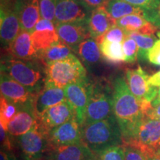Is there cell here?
Listing matches in <instances>:
<instances>
[{"label": "cell", "mask_w": 160, "mask_h": 160, "mask_svg": "<svg viewBox=\"0 0 160 160\" xmlns=\"http://www.w3.org/2000/svg\"><path fill=\"white\" fill-rule=\"evenodd\" d=\"M112 85L113 89V113L119 123L124 144L153 106L149 102L139 101L133 94L124 77H116Z\"/></svg>", "instance_id": "6da1fadb"}, {"label": "cell", "mask_w": 160, "mask_h": 160, "mask_svg": "<svg viewBox=\"0 0 160 160\" xmlns=\"http://www.w3.org/2000/svg\"><path fill=\"white\" fill-rule=\"evenodd\" d=\"M82 139L97 155L113 146L123 145L121 130L114 115L82 126Z\"/></svg>", "instance_id": "7a4b0ae2"}, {"label": "cell", "mask_w": 160, "mask_h": 160, "mask_svg": "<svg viewBox=\"0 0 160 160\" xmlns=\"http://www.w3.org/2000/svg\"><path fill=\"white\" fill-rule=\"evenodd\" d=\"M1 73L8 76L35 94L45 83V67H42L37 60L19 59L9 55L2 59Z\"/></svg>", "instance_id": "3957f363"}, {"label": "cell", "mask_w": 160, "mask_h": 160, "mask_svg": "<svg viewBox=\"0 0 160 160\" xmlns=\"http://www.w3.org/2000/svg\"><path fill=\"white\" fill-rule=\"evenodd\" d=\"M45 75V85L62 89L71 84L88 79L85 67L73 53L64 59L46 64Z\"/></svg>", "instance_id": "277c9868"}, {"label": "cell", "mask_w": 160, "mask_h": 160, "mask_svg": "<svg viewBox=\"0 0 160 160\" xmlns=\"http://www.w3.org/2000/svg\"><path fill=\"white\" fill-rule=\"evenodd\" d=\"M113 89L112 83L105 79L90 82L88 101L83 125L105 119L113 115Z\"/></svg>", "instance_id": "5b68a950"}, {"label": "cell", "mask_w": 160, "mask_h": 160, "mask_svg": "<svg viewBox=\"0 0 160 160\" xmlns=\"http://www.w3.org/2000/svg\"><path fill=\"white\" fill-rule=\"evenodd\" d=\"M160 141V122L145 116L123 145L137 148L148 157L155 154Z\"/></svg>", "instance_id": "8992f818"}, {"label": "cell", "mask_w": 160, "mask_h": 160, "mask_svg": "<svg viewBox=\"0 0 160 160\" xmlns=\"http://www.w3.org/2000/svg\"><path fill=\"white\" fill-rule=\"evenodd\" d=\"M17 143L24 160H44L51 148L48 136L38 122L28 132L17 137Z\"/></svg>", "instance_id": "52a82bcc"}, {"label": "cell", "mask_w": 160, "mask_h": 160, "mask_svg": "<svg viewBox=\"0 0 160 160\" xmlns=\"http://www.w3.org/2000/svg\"><path fill=\"white\" fill-rule=\"evenodd\" d=\"M21 0H1L0 37L1 42L8 48L22 31L19 13Z\"/></svg>", "instance_id": "ba28073f"}, {"label": "cell", "mask_w": 160, "mask_h": 160, "mask_svg": "<svg viewBox=\"0 0 160 160\" xmlns=\"http://www.w3.org/2000/svg\"><path fill=\"white\" fill-rule=\"evenodd\" d=\"M0 77L1 96L17 105L19 109L33 108V102L37 94L5 73H1Z\"/></svg>", "instance_id": "9c48e42d"}, {"label": "cell", "mask_w": 160, "mask_h": 160, "mask_svg": "<svg viewBox=\"0 0 160 160\" xmlns=\"http://www.w3.org/2000/svg\"><path fill=\"white\" fill-rule=\"evenodd\" d=\"M125 78L131 91L139 101L152 102L154 100L158 88L149 85V76L141 66L137 69H126Z\"/></svg>", "instance_id": "30bf717a"}, {"label": "cell", "mask_w": 160, "mask_h": 160, "mask_svg": "<svg viewBox=\"0 0 160 160\" xmlns=\"http://www.w3.org/2000/svg\"><path fill=\"white\" fill-rule=\"evenodd\" d=\"M47 136L51 148L77 145L82 142V126L76 117L51 130Z\"/></svg>", "instance_id": "8fae6325"}, {"label": "cell", "mask_w": 160, "mask_h": 160, "mask_svg": "<svg viewBox=\"0 0 160 160\" xmlns=\"http://www.w3.org/2000/svg\"><path fill=\"white\" fill-rule=\"evenodd\" d=\"M90 81L79 82L67 85L64 88L66 99L75 113L76 119L82 126L85 121L86 110L88 101V86Z\"/></svg>", "instance_id": "7c38bea8"}, {"label": "cell", "mask_w": 160, "mask_h": 160, "mask_svg": "<svg viewBox=\"0 0 160 160\" xmlns=\"http://www.w3.org/2000/svg\"><path fill=\"white\" fill-rule=\"evenodd\" d=\"M76 117L75 113L68 101L49 108L37 119L40 128L46 134L58 126Z\"/></svg>", "instance_id": "4fadbf2b"}, {"label": "cell", "mask_w": 160, "mask_h": 160, "mask_svg": "<svg viewBox=\"0 0 160 160\" xmlns=\"http://www.w3.org/2000/svg\"><path fill=\"white\" fill-rule=\"evenodd\" d=\"M56 30L60 41L69 46L74 53L80 44L91 38L88 21L57 23Z\"/></svg>", "instance_id": "5bb4252c"}, {"label": "cell", "mask_w": 160, "mask_h": 160, "mask_svg": "<svg viewBox=\"0 0 160 160\" xmlns=\"http://www.w3.org/2000/svg\"><path fill=\"white\" fill-rule=\"evenodd\" d=\"M90 14L79 0H57L55 25L57 23L88 21Z\"/></svg>", "instance_id": "9a60e30c"}, {"label": "cell", "mask_w": 160, "mask_h": 160, "mask_svg": "<svg viewBox=\"0 0 160 160\" xmlns=\"http://www.w3.org/2000/svg\"><path fill=\"white\" fill-rule=\"evenodd\" d=\"M44 160H98V155L82 142L51 148Z\"/></svg>", "instance_id": "2e32d148"}, {"label": "cell", "mask_w": 160, "mask_h": 160, "mask_svg": "<svg viewBox=\"0 0 160 160\" xmlns=\"http://www.w3.org/2000/svg\"><path fill=\"white\" fill-rule=\"evenodd\" d=\"M67 101L65 90L53 85H45L38 92L33 102V111L38 119L49 108Z\"/></svg>", "instance_id": "e0dca14e"}, {"label": "cell", "mask_w": 160, "mask_h": 160, "mask_svg": "<svg viewBox=\"0 0 160 160\" xmlns=\"http://www.w3.org/2000/svg\"><path fill=\"white\" fill-rule=\"evenodd\" d=\"M88 25L91 37L100 45L104 41V37L113 24V19L108 13L105 6L97 8L91 12L88 20Z\"/></svg>", "instance_id": "ac0fdd59"}, {"label": "cell", "mask_w": 160, "mask_h": 160, "mask_svg": "<svg viewBox=\"0 0 160 160\" xmlns=\"http://www.w3.org/2000/svg\"><path fill=\"white\" fill-rule=\"evenodd\" d=\"M9 55L16 59L22 60L39 59V52L33 47L31 41V33L22 31L19 32L8 48Z\"/></svg>", "instance_id": "d6986e66"}, {"label": "cell", "mask_w": 160, "mask_h": 160, "mask_svg": "<svg viewBox=\"0 0 160 160\" xmlns=\"http://www.w3.org/2000/svg\"><path fill=\"white\" fill-rule=\"evenodd\" d=\"M37 123L33 108L19 109L14 118L7 126V131L11 137H18L28 132Z\"/></svg>", "instance_id": "ffe728a7"}, {"label": "cell", "mask_w": 160, "mask_h": 160, "mask_svg": "<svg viewBox=\"0 0 160 160\" xmlns=\"http://www.w3.org/2000/svg\"><path fill=\"white\" fill-rule=\"evenodd\" d=\"M113 24L122 28L128 33L137 32L142 34L154 35L158 28L142 16L137 14L125 16L120 19H113Z\"/></svg>", "instance_id": "44dd1931"}, {"label": "cell", "mask_w": 160, "mask_h": 160, "mask_svg": "<svg viewBox=\"0 0 160 160\" xmlns=\"http://www.w3.org/2000/svg\"><path fill=\"white\" fill-rule=\"evenodd\" d=\"M42 19L39 0H21L20 26L22 31L32 33L38 22Z\"/></svg>", "instance_id": "7402d4cb"}, {"label": "cell", "mask_w": 160, "mask_h": 160, "mask_svg": "<svg viewBox=\"0 0 160 160\" xmlns=\"http://www.w3.org/2000/svg\"><path fill=\"white\" fill-rule=\"evenodd\" d=\"M105 8L113 19H118L132 14L142 16L145 18L149 11L122 0H108L105 5Z\"/></svg>", "instance_id": "603a6c76"}, {"label": "cell", "mask_w": 160, "mask_h": 160, "mask_svg": "<svg viewBox=\"0 0 160 160\" xmlns=\"http://www.w3.org/2000/svg\"><path fill=\"white\" fill-rule=\"evenodd\" d=\"M83 63L87 66L97 64L102 59L99 43L93 38H88L78 46L77 52Z\"/></svg>", "instance_id": "cb8c5ba5"}, {"label": "cell", "mask_w": 160, "mask_h": 160, "mask_svg": "<svg viewBox=\"0 0 160 160\" xmlns=\"http://www.w3.org/2000/svg\"><path fill=\"white\" fill-rule=\"evenodd\" d=\"M31 41L35 49L40 53L60 41L57 30H34L31 33Z\"/></svg>", "instance_id": "d4e9b609"}, {"label": "cell", "mask_w": 160, "mask_h": 160, "mask_svg": "<svg viewBox=\"0 0 160 160\" xmlns=\"http://www.w3.org/2000/svg\"><path fill=\"white\" fill-rule=\"evenodd\" d=\"M72 52L73 51L69 46L65 45L62 42L59 41L48 48L39 53V59L45 65L47 63L65 59L72 54Z\"/></svg>", "instance_id": "484cf974"}, {"label": "cell", "mask_w": 160, "mask_h": 160, "mask_svg": "<svg viewBox=\"0 0 160 160\" xmlns=\"http://www.w3.org/2000/svg\"><path fill=\"white\" fill-rule=\"evenodd\" d=\"M99 47L102 57L109 62L120 63L125 62V56L122 43L104 40L99 45Z\"/></svg>", "instance_id": "4316f807"}, {"label": "cell", "mask_w": 160, "mask_h": 160, "mask_svg": "<svg viewBox=\"0 0 160 160\" xmlns=\"http://www.w3.org/2000/svg\"><path fill=\"white\" fill-rule=\"evenodd\" d=\"M128 36L132 38L137 42L139 52H138V58L142 61L148 60V56L151 48L154 45L157 41V37L154 35H146L137 32H131L128 33Z\"/></svg>", "instance_id": "83f0119b"}, {"label": "cell", "mask_w": 160, "mask_h": 160, "mask_svg": "<svg viewBox=\"0 0 160 160\" xmlns=\"http://www.w3.org/2000/svg\"><path fill=\"white\" fill-rule=\"evenodd\" d=\"M19 111V108L16 105L11 102L3 96L0 99V125L7 130L8 123L14 118Z\"/></svg>", "instance_id": "f1b7e54d"}, {"label": "cell", "mask_w": 160, "mask_h": 160, "mask_svg": "<svg viewBox=\"0 0 160 160\" xmlns=\"http://www.w3.org/2000/svg\"><path fill=\"white\" fill-rule=\"evenodd\" d=\"M123 51L125 53V62L127 63H134L138 59L139 48L136 42L128 36L122 42Z\"/></svg>", "instance_id": "f546056e"}, {"label": "cell", "mask_w": 160, "mask_h": 160, "mask_svg": "<svg viewBox=\"0 0 160 160\" xmlns=\"http://www.w3.org/2000/svg\"><path fill=\"white\" fill-rule=\"evenodd\" d=\"M98 160H125L123 145L113 146L98 154Z\"/></svg>", "instance_id": "4dcf8cb0"}, {"label": "cell", "mask_w": 160, "mask_h": 160, "mask_svg": "<svg viewBox=\"0 0 160 160\" xmlns=\"http://www.w3.org/2000/svg\"><path fill=\"white\" fill-rule=\"evenodd\" d=\"M42 18L55 24V8L57 0H39Z\"/></svg>", "instance_id": "1f68e13d"}, {"label": "cell", "mask_w": 160, "mask_h": 160, "mask_svg": "<svg viewBox=\"0 0 160 160\" xmlns=\"http://www.w3.org/2000/svg\"><path fill=\"white\" fill-rule=\"evenodd\" d=\"M128 37V33L125 30L117 25H113L108 31L104 37V40H108L113 42L122 43Z\"/></svg>", "instance_id": "d6a6232c"}, {"label": "cell", "mask_w": 160, "mask_h": 160, "mask_svg": "<svg viewBox=\"0 0 160 160\" xmlns=\"http://www.w3.org/2000/svg\"><path fill=\"white\" fill-rule=\"evenodd\" d=\"M125 160H148V157L144 152L137 148L129 145H123Z\"/></svg>", "instance_id": "836d02e7"}, {"label": "cell", "mask_w": 160, "mask_h": 160, "mask_svg": "<svg viewBox=\"0 0 160 160\" xmlns=\"http://www.w3.org/2000/svg\"><path fill=\"white\" fill-rule=\"evenodd\" d=\"M147 11H157L160 5V0H122Z\"/></svg>", "instance_id": "e575fe53"}, {"label": "cell", "mask_w": 160, "mask_h": 160, "mask_svg": "<svg viewBox=\"0 0 160 160\" xmlns=\"http://www.w3.org/2000/svg\"><path fill=\"white\" fill-rule=\"evenodd\" d=\"M158 39L150 50L148 60L154 65L160 66V31L157 33Z\"/></svg>", "instance_id": "d590c367"}, {"label": "cell", "mask_w": 160, "mask_h": 160, "mask_svg": "<svg viewBox=\"0 0 160 160\" xmlns=\"http://www.w3.org/2000/svg\"><path fill=\"white\" fill-rule=\"evenodd\" d=\"M9 133L2 125H0V140H1V147L3 151H11L12 150V142L10 139Z\"/></svg>", "instance_id": "8d00e7d4"}, {"label": "cell", "mask_w": 160, "mask_h": 160, "mask_svg": "<svg viewBox=\"0 0 160 160\" xmlns=\"http://www.w3.org/2000/svg\"><path fill=\"white\" fill-rule=\"evenodd\" d=\"M88 11L91 12L97 8L105 6L108 0H79Z\"/></svg>", "instance_id": "74e56055"}, {"label": "cell", "mask_w": 160, "mask_h": 160, "mask_svg": "<svg viewBox=\"0 0 160 160\" xmlns=\"http://www.w3.org/2000/svg\"><path fill=\"white\" fill-rule=\"evenodd\" d=\"M55 29H56V25L53 22L50 21V20L43 19V18H42V19L38 22L34 28V30H36V31H39V30H55ZM34 30H33V31H34Z\"/></svg>", "instance_id": "f35d334b"}, {"label": "cell", "mask_w": 160, "mask_h": 160, "mask_svg": "<svg viewBox=\"0 0 160 160\" xmlns=\"http://www.w3.org/2000/svg\"><path fill=\"white\" fill-rule=\"evenodd\" d=\"M147 20L160 29V5L157 11L150 12Z\"/></svg>", "instance_id": "ab89813d"}, {"label": "cell", "mask_w": 160, "mask_h": 160, "mask_svg": "<svg viewBox=\"0 0 160 160\" xmlns=\"http://www.w3.org/2000/svg\"><path fill=\"white\" fill-rule=\"evenodd\" d=\"M146 116L151 119L158 120L160 122V104L154 107H152L146 113Z\"/></svg>", "instance_id": "60d3db41"}, {"label": "cell", "mask_w": 160, "mask_h": 160, "mask_svg": "<svg viewBox=\"0 0 160 160\" xmlns=\"http://www.w3.org/2000/svg\"><path fill=\"white\" fill-rule=\"evenodd\" d=\"M148 83L150 85L153 86V87H160V71L149 77Z\"/></svg>", "instance_id": "b9f144b4"}, {"label": "cell", "mask_w": 160, "mask_h": 160, "mask_svg": "<svg viewBox=\"0 0 160 160\" xmlns=\"http://www.w3.org/2000/svg\"><path fill=\"white\" fill-rule=\"evenodd\" d=\"M0 160H17L13 153H9V151L1 150L0 153Z\"/></svg>", "instance_id": "7bdbcfd3"}, {"label": "cell", "mask_w": 160, "mask_h": 160, "mask_svg": "<svg viewBox=\"0 0 160 160\" xmlns=\"http://www.w3.org/2000/svg\"><path fill=\"white\" fill-rule=\"evenodd\" d=\"M151 104H152V106H153V107L157 106L160 104V87L158 88V93H157V97H156L154 100L152 102Z\"/></svg>", "instance_id": "ee69618b"}, {"label": "cell", "mask_w": 160, "mask_h": 160, "mask_svg": "<svg viewBox=\"0 0 160 160\" xmlns=\"http://www.w3.org/2000/svg\"><path fill=\"white\" fill-rule=\"evenodd\" d=\"M148 157V160H160V156L157 154L149 156Z\"/></svg>", "instance_id": "f6af8a7d"}, {"label": "cell", "mask_w": 160, "mask_h": 160, "mask_svg": "<svg viewBox=\"0 0 160 160\" xmlns=\"http://www.w3.org/2000/svg\"><path fill=\"white\" fill-rule=\"evenodd\" d=\"M155 154H157V155H159V156H160V141H159V144H158V145H157V148H156Z\"/></svg>", "instance_id": "bcb514c9"}]
</instances>
